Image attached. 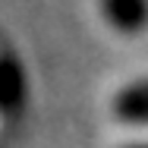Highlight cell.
Returning a JSON list of instances; mask_svg holds the SVG:
<instances>
[{
	"instance_id": "3",
	"label": "cell",
	"mask_w": 148,
	"mask_h": 148,
	"mask_svg": "<svg viewBox=\"0 0 148 148\" xmlns=\"http://www.w3.org/2000/svg\"><path fill=\"white\" fill-rule=\"evenodd\" d=\"M22 101V69L10 57L0 60V104H19Z\"/></svg>"
},
{
	"instance_id": "2",
	"label": "cell",
	"mask_w": 148,
	"mask_h": 148,
	"mask_svg": "<svg viewBox=\"0 0 148 148\" xmlns=\"http://www.w3.org/2000/svg\"><path fill=\"white\" fill-rule=\"evenodd\" d=\"M101 13L110 29L132 35L148 25V0H101Z\"/></svg>"
},
{
	"instance_id": "4",
	"label": "cell",
	"mask_w": 148,
	"mask_h": 148,
	"mask_svg": "<svg viewBox=\"0 0 148 148\" xmlns=\"http://www.w3.org/2000/svg\"><path fill=\"white\" fill-rule=\"evenodd\" d=\"M126 148H148V145H126Z\"/></svg>"
},
{
	"instance_id": "1",
	"label": "cell",
	"mask_w": 148,
	"mask_h": 148,
	"mask_svg": "<svg viewBox=\"0 0 148 148\" xmlns=\"http://www.w3.org/2000/svg\"><path fill=\"white\" fill-rule=\"evenodd\" d=\"M114 120L129 126H148V79H136L114 95L110 101Z\"/></svg>"
}]
</instances>
